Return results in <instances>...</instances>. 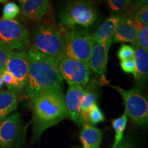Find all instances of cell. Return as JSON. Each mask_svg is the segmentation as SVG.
I'll list each match as a JSON object with an SVG mask.
<instances>
[{"label": "cell", "instance_id": "23", "mask_svg": "<svg viewBox=\"0 0 148 148\" xmlns=\"http://www.w3.org/2000/svg\"><path fill=\"white\" fill-rule=\"evenodd\" d=\"M19 6L14 2L6 3L3 9V18L5 19H14L20 13Z\"/></svg>", "mask_w": 148, "mask_h": 148}, {"label": "cell", "instance_id": "1", "mask_svg": "<svg viewBox=\"0 0 148 148\" xmlns=\"http://www.w3.org/2000/svg\"><path fill=\"white\" fill-rule=\"evenodd\" d=\"M32 112L33 134L37 139L44 131L69 117L64 96L61 89H49L40 92L30 99Z\"/></svg>", "mask_w": 148, "mask_h": 148}, {"label": "cell", "instance_id": "26", "mask_svg": "<svg viewBox=\"0 0 148 148\" xmlns=\"http://www.w3.org/2000/svg\"><path fill=\"white\" fill-rule=\"evenodd\" d=\"M134 51L132 46L123 44L117 51V56L120 60L134 58Z\"/></svg>", "mask_w": 148, "mask_h": 148}, {"label": "cell", "instance_id": "34", "mask_svg": "<svg viewBox=\"0 0 148 148\" xmlns=\"http://www.w3.org/2000/svg\"><path fill=\"white\" fill-rule=\"evenodd\" d=\"M8 0H0V3H5Z\"/></svg>", "mask_w": 148, "mask_h": 148}, {"label": "cell", "instance_id": "25", "mask_svg": "<svg viewBox=\"0 0 148 148\" xmlns=\"http://www.w3.org/2000/svg\"><path fill=\"white\" fill-rule=\"evenodd\" d=\"M145 50H148V26L145 25L137 30V36L135 43Z\"/></svg>", "mask_w": 148, "mask_h": 148}, {"label": "cell", "instance_id": "9", "mask_svg": "<svg viewBox=\"0 0 148 148\" xmlns=\"http://www.w3.org/2000/svg\"><path fill=\"white\" fill-rule=\"evenodd\" d=\"M21 119L16 112L10 114L0 123V148H13L21 134Z\"/></svg>", "mask_w": 148, "mask_h": 148}, {"label": "cell", "instance_id": "27", "mask_svg": "<svg viewBox=\"0 0 148 148\" xmlns=\"http://www.w3.org/2000/svg\"><path fill=\"white\" fill-rule=\"evenodd\" d=\"M135 18L138 20L144 25H148V6L147 4L141 5L136 9L134 13Z\"/></svg>", "mask_w": 148, "mask_h": 148}, {"label": "cell", "instance_id": "16", "mask_svg": "<svg viewBox=\"0 0 148 148\" xmlns=\"http://www.w3.org/2000/svg\"><path fill=\"white\" fill-rule=\"evenodd\" d=\"M121 14H113L105 20L92 35L93 40L99 42L112 44L114 32L121 18Z\"/></svg>", "mask_w": 148, "mask_h": 148}, {"label": "cell", "instance_id": "33", "mask_svg": "<svg viewBox=\"0 0 148 148\" xmlns=\"http://www.w3.org/2000/svg\"><path fill=\"white\" fill-rule=\"evenodd\" d=\"M132 1H133V0H126L127 3H128V5H131V3H132Z\"/></svg>", "mask_w": 148, "mask_h": 148}, {"label": "cell", "instance_id": "14", "mask_svg": "<svg viewBox=\"0 0 148 148\" xmlns=\"http://www.w3.org/2000/svg\"><path fill=\"white\" fill-rule=\"evenodd\" d=\"M134 48L135 71L134 75L135 86L140 90L145 89L148 79V51L136 44Z\"/></svg>", "mask_w": 148, "mask_h": 148}, {"label": "cell", "instance_id": "6", "mask_svg": "<svg viewBox=\"0 0 148 148\" xmlns=\"http://www.w3.org/2000/svg\"><path fill=\"white\" fill-rule=\"evenodd\" d=\"M112 87L121 95L125 106L124 113L127 117L136 125H147L148 101L141 90L136 86L130 89H124L117 86Z\"/></svg>", "mask_w": 148, "mask_h": 148}, {"label": "cell", "instance_id": "24", "mask_svg": "<svg viewBox=\"0 0 148 148\" xmlns=\"http://www.w3.org/2000/svg\"><path fill=\"white\" fill-rule=\"evenodd\" d=\"M106 1L111 10L115 14H121L130 7L126 0H106Z\"/></svg>", "mask_w": 148, "mask_h": 148}, {"label": "cell", "instance_id": "3", "mask_svg": "<svg viewBox=\"0 0 148 148\" xmlns=\"http://www.w3.org/2000/svg\"><path fill=\"white\" fill-rule=\"evenodd\" d=\"M62 27L88 28L99 18L95 0H66L59 10Z\"/></svg>", "mask_w": 148, "mask_h": 148}, {"label": "cell", "instance_id": "20", "mask_svg": "<svg viewBox=\"0 0 148 148\" xmlns=\"http://www.w3.org/2000/svg\"><path fill=\"white\" fill-rule=\"evenodd\" d=\"M127 123V116L125 113L123 115L116 118L112 121V127H113L114 132H115V137L114 142L112 145V148H116L123 138V133L126 127Z\"/></svg>", "mask_w": 148, "mask_h": 148}, {"label": "cell", "instance_id": "4", "mask_svg": "<svg viewBox=\"0 0 148 148\" xmlns=\"http://www.w3.org/2000/svg\"><path fill=\"white\" fill-rule=\"evenodd\" d=\"M32 47L57 64L65 56V38L62 27L40 24L33 35Z\"/></svg>", "mask_w": 148, "mask_h": 148}, {"label": "cell", "instance_id": "21", "mask_svg": "<svg viewBox=\"0 0 148 148\" xmlns=\"http://www.w3.org/2000/svg\"><path fill=\"white\" fill-rule=\"evenodd\" d=\"M0 77H1V79L3 84L6 85L8 90L14 91L16 94L23 90L16 77L8 70H3L1 71Z\"/></svg>", "mask_w": 148, "mask_h": 148}, {"label": "cell", "instance_id": "19", "mask_svg": "<svg viewBox=\"0 0 148 148\" xmlns=\"http://www.w3.org/2000/svg\"><path fill=\"white\" fill-rule=\"evenodd\" d=\"M17 106L16 92L10 90H0V123L16 110Z\"/></svg>", "mask_w": 148, "mask_h": 148}, {"label": "cell", "instance_id": "2", "mask_svg": "<svg viewBox=\"0 0 148 148\" xmlns=\"http://www.w3.org/2000/svg\"><path fill=\"white\" fill-rule=\"evenodd\" d=\"M28 75L25 95L31 99L40 92L49 89L62 90V79L58 64L31 47L27 51Z\"/></svg>", "mask_w": 148, "mask_h": 148}, {"label": "cell", "instance_id": "22", "mask_svg": "<svg viewBox=\"0 0 148 148\" xmlns=\"http://www.w3.org/2000/svg\"><path fill=\"white\" fill-rule=\"evenodd\" d=\"M105 121V116L102 110L95 103L90 108L88 113V123L95 125Z\"/></svg>", "mask_w": 148, "mask_h": 148}, {"label": "cell", "instance_id": "31", "mask_svg": "<svg viewBox=\"0 0 148 148\" xmlns=\"http://www.w3.org/2000/svg\"><path fill=\"white\" fill-rule=\"evenodd\" d=\"M138 3H139L141 5H145V4H147L148 0H137Z\"/></svg>", "mask_w": 148, "mask_h": 148}, {"label": "cell", "instance_id": "17", "mask_svg": "<svg viewBox=\"0 0 148 148\" xmlns=\"http://www.w3.org/2000/svg\"><path fill=\"white\" fill-rule=\"evenodd\" d=\"M99 97V81L97 79L92 78L89 79L87 84L85 86V90L83 96L81 114H82L83 124L88 123V113L91 107L95 103H97Z\"/></svg>", "mask_w": 148, "mask_h": 148}, {"label": "cell", "instance_id": "32", "mask_svg": "<svg viewBox=\"0 0 148 148\" xmlns=\"http://www.w3.org/2000/svg\"><path fill=\"white\" fill-rule=\"evenodd\" d=\"M1 71H0V75H1ZM3 84V82H2V80H1V77H0V88H1V87H2Z\"/></svg>", "mask_w": 148, "mask_h": 148}, {"label": "cell", "instance_id": "8", "mask_svg": "<svg viewBox=\"0 0 148 148\" xmlns=\"http://www.w3.org/2000/svg\"><path fill=\"white\" fill-rule=\"evenodd\" d=\"M58 68L62 79L69 86L78 85L85 87L89 81L90 69L88 63L65 56L58 62Z\"/></svg>", "mask_w": 148, "mask_h": 148}, {"label": "cell", "instance_id": "15", "mask_svg": "<svg viewBox=\"0 0 148 148\" xmlns=\"http://www.w3.org/2000/svg\"><path fill=\"white\" fill-rule=\"evenodd\" d=\"M24 17L34 21L41 20L49 9V0H18Z\"/></svg>", "mask_w": 148, "mask_h": 148}, {"label": "cell", "instance_id": "11", "mask_svg": "<svg viewBox=\"0 0 148 148\" xmlns=\"http://www.w3.org/2000/svg\"><path fill=\"white\" fill-rule=\"evenodd\" d=\"M28 58L25 49L13 51L9 57L5 69L10 71L24 90L28 75Z\"/></svg>", "mask_w": 148, "mask_h": 148}, {"label": "cell", "instance_id": "28", "mask_svg": "<svg viewBox=\"0 0 148 148\" xmlns=\"http://www.w3.org/2000/svg\"><path fill=\"white\" fill-rule=\"evenodd\" d=\"M12 50L0 44V71H2L5 69V64L9 57L12 53Z\"/></svg>", "mask_w": 148, "mask_h": 148}, {"label": "cell", "instance_id": "13", "mask_svg": "<svg viewBox=\"0 0 148 148\" xmlns=\"http://www.w3.org/2000/svg\"><path fill=\"white\" fill-rule=\"evenodd\" d=\"M137 29L135 27L134 16L132 12L122 14L114 32L112 42L135 43Z\"/></svg>", "mask_w": 148, "mask_h": 148}, {"label": "cell", "instance_id": "10", "mask_svg": "<svg viewBox=\"0 0 148 148\" xmlns=\"http://www.w3.org/2000/svg\"><path fill=\"white\" fill-rule=\"evenodd\" d=\"M111 45L112 44L99 42L93 40L88 65L90 71L98 74L100 76L101 84H107L106 74L107 72L108 52Z\"/></svg>", "mask_w": 148, "mask_h": 148}, {"label": "cell", "instance_id": "12", "mask_svg": "<svg viewBox=\"0 0 148 148\" xmlns=\"http://www.w3.org/2000/svg\"><path fill=\"white\" fill-rule=\"evenodd\" d=\"M84 89L78 85H71L67 90L64 103L69 116L72 121L79 125H82V118L81 114V107L84 96Z\"/></svg>", "mask_w": 148, "mask_h": 148}, {"label": "cell", "instance_id": "29", "mask_svg": "<svg viewBox=\"0 0 148 148\" xmlns=\"http://www.w3.org/2000/svg\"><path fill=\"white\" fill-rule=\"evenodd\" d=\"M120 66L125 73L134 74L135 71V62L134 58L121 60L120 62Z\"/></svg>", "mask_w": 148, "mask_h": 148}, {"label": "cell", "instance_id": "7", "mask_svg": "<svg viewBox=\"0 0 148 148\" xmlns=\"http://www.w3.org/2000/svg\"><path fill=\"white\" fill-rule=\"evenodd\" d=\"M0 44L12 51L24 49L29 44V34L19 21L0 18Z\"/></svg>", "mask_w": 148, "mask_h": 148}, {"label": "cell", "instance_id": "30", "mask_svg": "<svg viewBox=\"0 0 148 148\" xmlns=\"http://www.w3.org/2000/svg\"><path fill=\"white\" fill-rule=\"evenodd\" d=\"M116 148H134V142L130 138L125 137L122 139Z\"/></svg>", "mask_w": 148, "mask_h": 148}, {"label": "cell", "instance_id": "18", "mask_svg": "<svg viewBox=\"0 0 148 148\" xmlns=\"http://www.w3.org/2000/svg\"><path fill=\"white\" fill-rule=\"evenodd\" d=\"M79 138L84 148H99L102 132L95 125L86 123L82 125Z\"/></svg>", "mask_w": 148, "mask_h": 148}, {"label": "cell", "instance_id": "5", "mask_svg": "<svg viewBox=\"0 0 148 148\" xmlns=\"http://www.w3.org/2000/svg\"><path fill=\"white\" fill-rule=\"evenodd\" d=\"M62 29L65 38L66 56L88 64L93 44L92 35L82 27Z\"/></svg>", "mask_w": 148, "mask_h": 148}]
</instances>
